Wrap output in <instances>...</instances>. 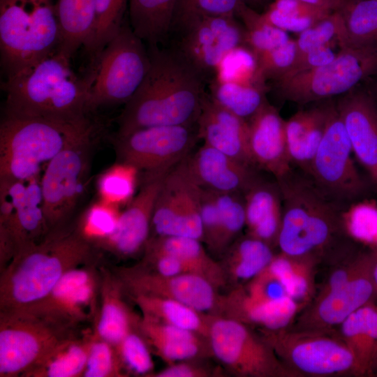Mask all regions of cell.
Segmentation results:
<instances>
[{
  "label": "cell",
  "instance_id": "6da1fadb",
  "mask_svg": "<svg viewBox=\"0 0 377 377\" xmlns=\"http://www.w3.org/2000/svg\"><path fill=\"white\" fill-rule=\"evenodd\" d=\"M150 66L118 118L117 135L154 126L197 124L206 79L174 48L149 47Z\"/></svg>",
  "mask_w": 377,
  "mask_h": 377
},
{
  "label": "cell",
  "instance_id": "7a4b0ae2",
  "mask_svg": "<svg viewBox=\"0 0 377 377\" xmlns=\"http://www.w3.org/2000/svg\"><path fill=\"white\" fill-rule=\"evenodd\" d=\"M70 61L56 50L7 76L2 85L5 114L64 119L89 116L90 77L76 74Z\"/></svg>",
  "mask_w": 377,
  "mask_h": 377
},
{
  "label": "cell",
  "instance_id": "3957f363",
  "mask_svg": "<svg viewBox=\"0 0 377 377\" xmlns=\"http://www.w3.org/2000/svg\"><path fill=\"white\" fill-rule=\"evenodd\" d=\"M92 256V246L78 231L55 230L40 243L20 247L1 280L3 311H24L52 293L60 278Z\"/></svg>",
  "mask_w": 377,
  "mask_h": 377
},
{
  "label": "cell",
  "instance_id": "277c9868",
  "mask_svg": "<svg viewBox=\"0 0 377 377\" xmlns=\"http://www.w3.org/2000/svg\"><path fill=\"white\" fill-rule=\"evenodd\" d=\"M91 117L74 119L4 114L0 124V179L27 180L38 176L66 148L94 137Z\"/></svg>",
  "mask_w": 377,
  "mask_h": 377
},
{
  "label": "cell",
  "instance_id": "5b68a950",
  "mask_svg": "<svg viewBox=\"0 0 377 377\" xmlns=\"http://www.w3.org/2000/svg\"><path fill=\"white\" fill-rule=\"evenodd\" d=\"M282 197L277 244L282 253L306 258L329 248L346 230L344 209L324 195L311 179L292 169L276 179Z\"/></svg>",
  "mask_w": 377,
  "mask_h": 377
},
{
  "label": "cell",
  "instance_id": "8992f818",
  "mask_svg": "<svg viewBox=\"0 0 377 377\" xmlns=\"http://www.w3.org/2000/svg\"><path fill=\"white\" fill-rule=\"evenodd\" d=\"M57 0H0V57L6 77L57 50Z\"/></svg>",
  "mask_w": 377,
  "mask_h": 377
},
{
  "label": "cell",
  "instance_id": "52a82bcc",
  "mask_svg": "<svg viewBox=\"0 0 377 377\" xmlns=\"http://www.w3.org/2000/svg\"><path fill=\"white\" fill-rule=\"evenodd\" d=\"M150 66L145 43L125 22L103 49L90 60L91 111L100 106L126 103L136 92Z\"/></svg>",
  "mask_w": 377,
  "mask_h": 377
},
{
  "label": "cell",
  "instance_id": "ba28073f",
  "mask_svg": "<svg viewBox=\"0 0 377 377\" xmlns=\"http://www.w3.org/2000/svg\"><path fill=\"white\" fill-rule=\"evenodd\" d=\"M377 75V46L344 47L330 64L276 81L281 98L300 105L346 94Z\"/></svg>",
  "mask_w": 377,
  "mask_h": 377
},
{
  "label": "cell",
  "instance_id": "9c48e42d",
  "mask_svg": "<svg viewBox=\"0 0 377 377\" xmlns=\"http://www.w3.org/2000/svg\"><path fill=\"white\" fill-rule=\"evenodd\" d=\"M65 324L29 311H3L0 374L14 376L36 370L68 341L58 329Z\"/></svg>",
  "mask_w": 377,
  "mask_h": 377
},
{
  "label": "cell",
  "instance_id": "30bf717a",
  "mask_svg": "<svg viewBox=\"0 0 377 377\" xmlns=\"http://www.w3.org/2000/svg\"><path fill=\"white\" fill-rule=\"evenodd\" d=\"M350 141L336 105L308 175L318 188L345 211L367 191L352 158Z\"/></svg>",
  "mask_w": 377,
  "mask_h": 377
},
{
  "label": "cell",
  "instance_id": "8fae6325",
  "mask_svg": "<svg viewBox=\"0 0 377 377\" xmlns=\"http://www.w3.org/2000/svg\"><path fill=\"white\" fill-rule=\"evenodd\" d=\"M208 341L212 353L231 373L242 377H295L262 337L242 322L215 316Z\"/></svg>",
  "mask_w": 377,
  "mask_h": 377
},
{
  "label": "cell",
  "instance_id": "7c38bea8",
  "mask_svg": "<svg viewBox=\"0 0 377 377\" xmlns=\"http://www.w3.org/2000/svg\"><path fill=\"white\" fill-rule=\"evenodd\" d=\"M261 333L279 359L299 376L355 374L354 358L344 341L323 330L262 329Z\"/></svg>",
  "mask_w": 377,
  "mask_h": 377
},
{
  "label": "cell",
  "instance_id": "4fadbf2b",
  "mask_svg": "<svg viewBox=\"0 0 377 377\" xmlns=\"http://www.w3.org/2000/svg\"><path fill=\"white\" fill-rule=\"evenodd\" d=\"M93 138L66 148L47 164L40 186L48 232L69 218L83 194Z\"/></svg>",
  "mask_w": 377,
  "mask_h": 377
},
{
  "label": "cell",
  "instance_id": "5bb4252c",
  "mask_svg": "<svg viewBox=\"0 0 377 377\" xmlns=\"http://www.w3.org/2000/svg\"><path fill=\"white\" fill-rule=\"evenodd\" d=\"M172 33L177 34L172 48L205 79L212 78L228 52L245 43L244 27L235 16H196L176 27Z\"/></svg>",
  "mask_w": 377,
  "mask_h": 377
},
{
  "label": "cell",
  "instance_id": "9a60e30c",
  "mask_svg": "<svg viewBox=\"0 0 377 377\" xmlns=\"http://www.w3.org/2000/svg\"><path fill=\"white\" fill-rule=\"evenodd\" d=\"M198 139L197 124L154 126L117 135L114 145L120 162L151 172L173 168L190 155Z\"/></svg>",
  "mask_w": 377,
  "mask_h": 377
},
{
  "label": "cell",
  "instance_id": "2e32d148",
  "mask_svg": "<svg viewBox=\"0 0 377 377\" xmlns=\"http://www.w3.org/2000/svg\"><path fill=\"white\" fill-rule=\"evenodd\" d=\"M200 186L190 174L186 158L166 174L151 221L157 236H181L203 240Z\"/></svg>",
  "mask_w": 377,
  "mask_h": 377
},
{
  "label": "cell",
  "instance_id": "e0dca14e",
  "mask_svg": "<svg viewBox=\"0 0 377 377\" xmlns=\"http://www.w3.org/2000/svg\"><path fill=\"white\" fill-rule=\"evenodd\" d=\"M124 279L134 295L174 300L205 313H222L225 310L226 297L219 295L209 281L195 274L163 276L135 271L125 274Z\"/></svg>",
  "mask_w": 377,
  "mask_h": 377
},
{
  "label": "cell",
  "instance_id": "ac0fdd59",
  "mask_svg": "<svg viewBox=\"0 0 377 377\" xmlns=\"http://www.w3.org/2000/svg\"><path fill=\"white\" fill-rule=\"evenodd\" d=\"M170 170L144 172L138 193L121 212L116 230L105 241L118 254L131 256L146 246L156 201Z\"/></svg>",
  "mask_w": 377,
  "mask_h": 377
},
{
  "label": "cell",
  "instance_id": "d6986e66",
  "mask_svg": "<svg viewBox=\"0 0 377 377\" xmlns=\"http://www.w3.org/2000/svg\"><path fill=\"white\" fill-rule=\"evenodd\" d=\"M285 122L268 101L248 121L249 147L254 165L276 179L292 169Z\"/></svg>",
  "mask_w": 377,
  "mask_h": 377
},
{
  "label": "cell",
  "instance_id": "ffe728a7",
  "mask_svg": "<svg viewBox=\"0 0 377 377\" xmlns=\"http://www.w3.org/2000/svg\"><path fill=\"white\" fill-rule=\"evenodd\" d=\"M353 154L377 178V103L364 89L355 88L336 105Z\"/></svg>",
  "mask_w": 377,
  "mask_h": 377
},
{
  "label": "cell",
  "instance_id": "44dd1931",
  "mask_svg": "<svg viewBox=\"0 0 377 377\" xmlns=\"http://www.w3.org/2000/svg\"><path fill=\"white\" fill-rule=\"evenodd\" d=\"M186 164L200 186L217 193L244 195L260 176L258 168L205 144L186 158Z\"/></svg>",
  "mask_w": 377,
  "mask_h": 377
},
{
  "label": "cell",
  "instance_id": "7402d4cb",
  "mask_svg": "<svg viewBox=\"0 0 377 377\" xmlns=\"http://www.w3.org/2000/svg\"><path fill=\"white\" fill-rule=\"evenodd\" d=\"M197 126L199 139L205 145L256 168L249 151L248 121L220 105L207 93Z\"/></svg>",
  "mask_w": 377,
  "mask_h": 377
},
{
  "label": "cell",
  "instance_id": "603a6c76",
  "mask_svg": "<svg viewBox=\"0 0 377 377\" xmlns=\"http://www.w3.org/2000/svg\"><path fill=\"white\" fill-rule=\"evenodd\" d=\"M374 253L364 255L357 274L343 286L322 293L312 311L316 330L341 325L350 315L370 302L376 293L371 268Z\"/></svg>",
  "mask_w": 377,
  "mask_h": 377
},
{
  "label": "cell",
  "instance_id": "cb8c5ba5",
  "mask_svg": "<svg viewBox=\"0 0 377 377\" xmlns=\"http://www.w3.org/2000/svg\"><path fill=\"white\" fill-rule=\"evenodd\" d=\"M333 103L327 102L300 110L285 122L292 165L309 175L324 135Z\"/></svg>",
  "mask_w": 377,
  "mask_h": 377
},
{
  "label": "cell",
  "instance_id": "d4e9b609",
  "mask_svg": "<svg viewBox=\"0 0 377 377\" xmlns=\"http://www.w3.org/2000/svg\"><path fill=\"white\" fill-rule=\"evenodd\" d=\"M246 226L249 235L269 245L277 243L282 221V197L276 179L260 175L244 193Z\"/></svg>",
  "mask_w": 377,
  "mask_h": 377
},
{
  "label": "cell",
  "instance_id": "484cf974",
  "mask_svg": "<svg viewBox=\"0 0 377 377\" xmlns=\"http://www.w3.org/2000/svg\"><path fill=\"white\" fill-rule=\"evenodd\" d=\"M142 334L156 353L170 364L200 357L211 352L208 340L197 333L144 315L138 323Z\"/></svg>",
  "mask_w": 377,
  "mask_h": 377
},
{
  "label": "cell",
  "instance_id": "4316f807",
  "mask_svg": "<svg viewBox=\"0 0 377 377\" xmlns=\"http://www.w3.org/2000/svg\"><path fill=\"white\" fill-rule=\"evenodd\" d=\"M298 304L289 295L274 300H259L237 290L226 297L228 317L260 325L262 329H284L297 311Z\"/></svg>",
  "mask_w": 377,
  "mask_h": 377
},
{
  "label": "cell",
  "instance_id": "83f0119b",
  "mask_svg": "<svg viewBox=\"0 0 377 377\" xmlns=\"http://www.w3.org/2000/svg\"><path fill=\"white\" fill-rule=\"evenodd\" d=\"M341 326V338L354 358L355 374H371L377 367V306L364 305Z\"/></svg>",
  "mask_w": 377,
  "mask_h": 377
},
{
  "label": "cell",
  "instance_id": "f1b7e54d",
  "mask_svg": "<svg viewBox=\"0 0 377 377\" xmlns=\"http://www.w3.org/2000/svg\"><path fill=\"white\" fill-rule=\"evenodd\" d=\"M201 241L181 236H157L149 239L147 254L166 253L184 262L191 272L209 281L217 288L226 283V272L210 257Z\"/></svg>",
  "mask_w": 377,
  "mask_h": 377
},
{
  "label": "cell",
  "instance_id": "f546056e",
  "mask_svg": "<svg viewBox=\"0 0 377 377\" xmlns=\"http://www.w3.org/2000/svg\"><path fill=\"white\" fill-rule=\"evenodd\" d=\"M60 39L57 51L71 59L87 44L94 30L96 0H57Z\"/></svg>",
  "mask_w": 377,
  "mask_h": 377
},
{
  "label": "cell",
  "instance_id": "4dcf8cb0",
  "mask_svg": "<svg viewBox=\"0 0 377 377\" xmlns=\"http://www.w3.org/2000/svg\"><path fill=\"white\" fill-rule=\"evenodd\" d=\"M178 0H128L130 26L149 47L170 36Z\"/></svg>",
  "mask_w": 377,
  "mask_h": 377
},
{
  "label": "cell",
  "instance_id": "1f68e13d",
  "mask_svg": "<svg viewBox=\"0 0 377 377\" xmlns=\"http://www.w3.org/2000/svg\"><path fill=\"white\" fill-rule=\"evenodd\" d=\"M143 315L197 333L208 339L214 315L199 311L180 302L156 296L135 294Z\"/></svg>",
  "mask_w": 377,
  "mask_h": 377
},
{
  "label": "cell",
  "instance_id": "d6a6232c",
  "mask_svg": "<svg viewBox=\"0 0 377 377\" xmlns=\"http://www.w3.org/2000/svg\"><path fill=\"white\" fill-rule=\"evenodd\" d=\"M0 226L12 238L17 250L24 244L36 242L34 239L42 233H48L38 176L27 180L25 195L13 219L7 226Z\"/></svg>",
  "mask_w": 377,
  "mask_h": 377
},
{
  "label": "cell",
  "instance_id": "836d02e7",
  "mask_svg": "<svg viewBox=\"0 0 377 377\" xmlns=\"http://www.w3.org/2000/svg\"><path fill=\"white\" fill-rule=\"evenodd\" d=\"M210 96L222 107L247 121L267 101L261 87L211 79Z\"/></svg>",
  "mask_w": 377,
  "mask_h": 377
},
{
  "label": "cell",
  "instance_id": "e575fe53",
  "mask_svg": "<svg viewBox=\"0 0 377 377\" xmlns=\"http://www.w3.org/2000/svg\"><path fill=\"white\" fill-rule=\"evenodd\" d=\"M341 15L349 45L377 46V1L343 0Z\"/></svg>",
  "mask_w": 377,
  "mask_h": 377
},
{
  "label": "cell",
  "instance_id": "d590c367",
  "mask_svg": "<svg viewBox=\"0 0 377 377\" xmlns=\"http://www.w3.org/2000/svg\"><path fill=\"white\" fill-rule=\"evenodd\" d=\"M274 256L269 244L249 235L229 247L227 264L230 274L239 280L253 279Z\"/></svg>",
  "mask_w": 377,
  "mask_h": 377
},
{
  "label": "cell",
  "instance_id": "8d00e7d4",
  "mask_svg": "<svg viewBox=\"0 0 377 377\" xmlns=\"http://www.w3.org/2000/svg\"><path fill=\"white\" fill-rule=\"evenodd\" d=\"M237 16L241 18L244 25V45L255 57L278 47L290 40L287 31L267 23L261 14L257 13L245 2L239 7Z\"/></svg>",
  "mask_w": 377,
  "mask_h": 377
},
{
  "label": "cell",
  "instance_id": "74e56055",
  "mask_svg": "<svg viewBox=\"0 0 377 377\" xmlns=\"http://www.w3.org/2000/svg\"><path fill=\"white\" fill-rule=\"evenodd\" d=\"M128 1L96 0L94 30L84 47L90 60L103 49L121 27Z\"/></svg>",
  "mask_w": 377,
  "mask_h": 377
},
{
  "label": "cell",
  "instance_id": "f35d334b",
  "mask_svg": "<svg viewBox=\"0 0 377 377\" xmlns=\"http://www.w3.org/2000/svg\"><path fill=\"white\" fill-rule=\"evenodd\" d=\"M139 170L119 162L105 170L97 180L101 200L116 205L128 204L135 195Z\"/></svg>",
  "mask_w": 377,
  "mask_h": 377
},
{
  "label": "cell",
  "instance_id": "ab89813d",
  "mask_svg": "<svg viewBox=\"0 0 377 377\" xmlns=\"http://www.w3.org/2000/svg\"><path fill=\"white\" fill-rule=\"evenodd\" d=\"M212 79L261 87L265 80L258 71L256 57L245 45L228 52L217 66Z\"/></svg>",
  "mask_w": 377,
  "mask_h": 377
},
{
  "label": "cell",
  "instance_id": "60d3db41",
  "mask_svg": "<svg viewBox=\"0 0 377 377\" xmlns=\"http://www.w3.org/2000/svg\"><path fill=\"white\" fill-rule=\"evenodd\" d=\"M216 193L220 214V229L216 253L227 250L246 225L244 195Z\"/></svg>",
  "mask_w": 377,
  "mask_h": 377
},
{
  "label": "cell",
  "instance_id": "b9f144b4",
  "mask_svg": "<svg viewBox=\"0 0 377 377\" xmlns=\"http://www.w3.org/2000/svg\"><path fill=\"white\" fill-rule=\"evenodd\" d=\"M120 214L119 206L100 199L84 212L77 231L89 242H105L116 230Z\"/></svg>",
  "mask_w": 377,
  "mask_h": 377
},
{
  "label": "cell",
  "instance_id": "7bdbcfd3",
  "mask_svg": "<svg viewBox=\"0 0 377 377\" xmlns=\"http://www.w3.org/2000/svg\"><path fill=\"white\" fill-rule=\"evenodd\" d=\"M339 40L347 42L343 17L339 12L332 13L300 33L296 40L297 54L295 62L312 50Z\"/></svg>",
  "mask_w": 377,
  "mask_h": 377
},
{
  "label": "cell",
  "instance_id": "ee69618b",
  "mask_svg": "<svg viewBox=\"0 0 377 377\" xmlns=\"http://www.w3.org/2000/svg\"><path fill=\"white\" fill-rule=\"evenodd\" d=\"M89 351V347L68 341L38 369L43 368V376L48 377L77 376L85 369Z\"/></svg>",
  "mask_w": 377,
  "mask_h": 377
},
{
  "label": "cell",
  "instance_id": "f6af8a7d",
  "mask_svg": "<svg viewBox=\"0 0 377 377\" xmlns=\"http://www.w3.org/2000/svg\"><path fill=\"white\" fill-rule=\"evenodd\" d=\"M131 323L129 312L118 298L108 297L105 300L97 326L103 340L118 346L132 332Z\"/></svg>",
  "mask_w": 377,
  "mask_h": 377
},
{
  "label": "cell",
  "instance_id": "bcb514c9",
  "mask_svg": "<svg viewBox=\"0 0 377 377\" xmlns=\"http://www.w3.org/2000/svg\"><path fill=\"white\" fill-rule=\"evenodd\" d=\"M244 2V0H178L172 30L189 19L199 15L236 17Z\"/></svg>",
  "mask_w": 377,
  "mask_h": 377
},
{
  "label": "cell",
  "instance_id": "7dc6e473",
  "mask_svg": "<svg viewBox=\"0 0 377 377\" xmlns=\"http://www.w3.org/2000/svg\"><path fill=\"white\" fill-rule=\"evenodd\" d=\"M346 230L358 240L377 241V207L369 203L352 205L343 212Z\"/></svg>",
  "mask_w": 377,
  "mask_h": 377
},
{
  "label": "cell",
  "instance_id": "c3c4849f",
  "mask_svg": "<svg viewBox=\"0 0 377 377\" xmlns=\"http://www.w3.org/2000/svg\"><path fill=\"white\" fill-rule=\"evenodd\" d=\"M297 54L296 40L290 39L285 44L256 57L261 77L264 80L279 79L293 68Z\"/></svg>",
  "mask_w": 377,
  "mask_h": 377
},
{
  "label": "cell",
  "instance_id": "681fc988",
  "mask_svg": "<svg viewBox=\"0 0 377 377\" xmlns=\"http://www.w3.org/2000/svg\"><path fill=\"white\" fill-rule=\"evenodd\" d=\"M127 367L138 374H149L154 364L148 347L139 334L131 332L118 345Z\"/></svg>",
  "mask_w": 377,
  "mask_h": 377
},
{
  "label": "cell",
  "instance_id": "f907efd6",
  "mask_svg": "<svg viewBox=\"0 0 377 377\" xmlns=\"http://www.w3.org/2000/svg\"><path fill=\"white\" fill-rule=\"evenodd\" d=\"M200 219L203 241L216 253L220 229V214L216 193L202 188L200 195Z\"/></svg>",
  "mask_w": 377,
  "mask_h": 377
},
{
  "label": "cell",
  "instance_id": "816d5d0a",
  "mask_svg": "<svg viewBox=\"0 0 377 377\" xmlns=\"http://www.w3.org/2000/svg\"><path fill=\"white\" fill-rule=\"evenodd\" d=\"M114 353L109 343L96 341L89 347L84 376L105 377L115 374L116 369Z\"/></svg>",
  "mask_w": 377,
  "mask_h": 377
},
{
  "label": "cell",
  "instance_id": "f5cc1de1",
  "mask_svg": "<svg viewBox=\"0 0 377 377\" xmlns=\"http://www.w3.org/2000/svg\"><path fill=\"white\" fill-rule=\"evenodd\" d=\"M347 45H348L345 44L341 40H337L315 48L298 59L293 68L279 79L327 65L331 63L337 57L341 50Z\"/></svg>",
  "mask_w": 377,
  "mask_h": 377
},
{
  "label": "cell",
  "instance_id": "db71d44e",
  "mask_svg": "<svg viewBox=\"0 0 377 377\" xmlns=\"http://www.w3.org/2000/svg\"><path fill=\"white\" fill-rule=\"evenodd\" d=\"M91 281L92 275L89 271L75 267L71 269L60 278L50 295L36 306L61 298Z\"/></svg>",
  "mask_w": 377,
  "mask_h": 377
},
{
  "label": "cell",
  "instance_id": "11a10c76",
  "mask_svg": "<svg viewBox=\"0 0 377 377\" xmlns=\"http://www.w3.org/2000/svg\"><path fill=\"white\" fill-rule=\"evenodd\" d=\"M261 15L264 20L271 25L286 31L298 33L302 32L318 22L309 17H299L284 13L271 6Z\"/></svg>",
  "mask_w": 377,
  "mask_h": 377
},
{
  "label": "cell",
  "instance_id": "9f6ffc18",
  "mask_svg": "<svg viewBox=\"0 0 377 377\" xmlns=\"http://www.w3.org/2000/svg\"><path fill=\"white\" fill-rule=\"evenodd\" d=\"M270 6L284 13L299 17H309L317 21L333 13L299 0H275Z\"/></svg>",
  "mask_w": 377,
  "mask_h": 377
},
{
  "label": "cell",
  "instance_id": "6f0895ef",
  "mask_svg": "<svg viewBox=\"0 0 377 377\" xmlns=\"http://www.w3.org/2000/svg\"><path fill=\"white\" fill-rule=\"evenodd\" d=\"M147 258L154 265L156 272L163 276L192 273L184 262L170 254H147Z\"/></svg>",
  "mask_w": 377,
  "mask_h": 377
},
{
  "label": "cell",
  "instance_id": "680465c9",
  "mask_svg": "<svg viewBox=\"0 0 377 377\" xmlns=\"http://www.w3.org/2000/svg\"><path fill=\"white\" fill-rule=\"evenodd\" d=\"M212 373L205 367L193 364L179 362L172 363L165 369L158 372L155 377H208Z\"/></svg>",
  "mask_w": 377,
  "mask_h": 377
},
{
  "label": "cell",
  "instance_id": "91938a15",
  "mask_svg": "<svg viewBox=\"0 0 377 377\" xmlns=\"http://www.w3.org/2000/svg\"><path fill=\"white\" fill-rule=\"evenodd\" d=\"M372 279L375 287L376 293H377V252L374 253V260L371 268Z\"/></svg>",
  "mask_w": 377,
  "mask_h": 377
},
{
  "label": "cell",
  "instance_id": "94428289",
  "mask_svg": "<svg viewBox=\"0 0 377 377\" xmlns=\"http://www.w3.org/2000/svg\"><path fill=\"white\" fill-rule=\"evenodd\" d=\"M247 1H253V2H255V3H260V2L263 1V0H247ZM244 1H245V0H244Z\"/></svg>",
  "mask_w": 377,
  "mask_h": 377
},
{
  "label": "cell",
  "instance_id": "6125c7cd",
  "mask_svg": "<svg viewBox=\"0 0 377 377\" xmlns=\"http://www.w3.org/2000/svg\"><path fill=\"white\" fill-rule=\"evenodd\" d=\"M375 91H376V98H377V83L375 86Z\"/></svg>",
  "mask_w": 377,
  "mask_h": 377
},
{
  "label": "cell",
  "instance_id": "be15d7a7",
  "mask_svg": "<svg viewBox=\"0 0 377 377\" xmlns=\"http://www.w3.org/2000/svg\"><path fill=\"white\" fill-rule=\"evenodd\" d=\"M376 1H377V0H376Z\"/></svg>",
  "mask_w": 377,
  "mask_h": 377
}]
</instances>
